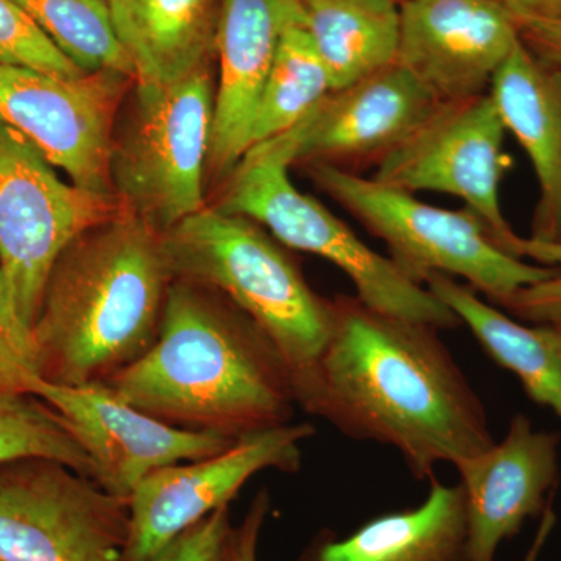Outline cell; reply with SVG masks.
<instances>
[{"label":"cell","mask_w":561,"mask_h":561,"mask_svg":"<svg viewBox=\"0 0 561 561\" xmlns=\"http://www.w3.org/2000/svg\"><path fill=\"white\" fill-rule=\"evenodd\" d=\"M438 331L339 295L311 415L390 446L419 481L491 448L485 405Z\"/></svg>","instance_id":"obj_1"},{"label":"cell","mask_w":561,"mask_h":561,"mask_svg":"<svg viewBox=\"0 0 561 561\" xmlns=\"http://www.w3.org/2000/svg\"><path fill=\"white\" fill-rule=\"evenodd\" d=\"M173 426L239 438L290 423L289 368L265 332L220 291L173 279L157 341L105 382Z\"/></svg>","instance_id":"obj_2"},{"label":"cell","mask_w":561,"mask_h":561,"mask_svg":"<svg viewBox=\"0 0 561 561\" xmlns=\"http://www.w3.org/2000/svg\"><path fill=\"white\" fill-rule=\"evenodd\" d=\"M173 280L161 234L121 210L81 232L47 276L33 323L41 379L105 383L150 350Z\"/></svg>","instance_id":"obj_3"},{"label":"cell","mask_w":561,"mask_h":561,"mask_svg":"<svg viewBox=\"0 0 561 561\" xmlns=\"http://www.w3.org/2000/svg\"><path fill=\"white\" fill-rule=\"evenodd\" d=\"M161 241L173 279L220 291L265 332L289 368L297 404L311 413L334 300L309 286L289 249L256 221L214 206Z\"/></svg>","instance_id":"obj_4"},{"label":"cell","mask_w":561,"mask_h":561,"mask_svg":"<svg viewBox=\"0 0 561 561\" xmlns=\"http://www.w3.org/2000/svg\"><path fill=\"white\" fill-rule=\"evenodd\" d=\"M217 81L206 66L172 84L135 81L111 147L114 197L158 234L206 208Z\"/></svg>","instance_id":"obj_5"},{"label":"cell","mask_w":561,"mask_h":561,"mask_svg":"<svg viewBox=\"0 0 561 561\" xmlns=\"http://www.w3.org/2000/svg\"><path fill=\"white\" fill-rule=\"evenodd\" d=\"M321 192L348 210L389 249L390 260L424 284L434 273L460 278L500 306L523 287L551 278L557 267L505 253L470 209L438 208L411 192L330 165L305 168Z\"/></svg>","instance_id":"obj_6"},{"label":"cell","mask_w":561,"mask_h":561,"mask_svg":"<svg viewBox=\"0 0 561 561\" xmlns=\"http://www.w3.org/2000/svg\"><path fill=\"white\" fill-rule=\"evenodd\" d=\"M289 168L278 158L249 151L221 184L214 208L256 221L287 249L331 262L348 276L356 297L376 311L440 331L460 327L456 313L424 284L362 242L327 206L298 191Z\"/></svg>","instance_id":"obj_7"},{"label":"cell","mask_w":561,"mask_h":561,"mask_svg":"<svg viewBox=\"0 0 561 561\" xmlns=\"http://www.w3.org/2000/svg\"><path fill=\"white\" fill-rule=\"evenodd\" d=\"M121 210L114 195L65 183L31 140L0 122V273L31 330L61 251Z\"/></svg>","instance_id":"obj_8"},{"label":"cell","mask_w":561,"mask_h":561,"mask_svg":"<svg viewBox=\"0 0 561 561\" xmlns=\"http://www.w3.org/2000/svg\"><path fill=\"white\" fill-rule=\"evenodd\" d=\"M128 502L61 461L0 465V561H122Z\"/></svg>","instance_id":"obj_9"},{"label":"cell","mask_w":561,"mask_h":561,"mask_svg":"<svg viewBox=\"0 0 561 561\" xmlns=\"http://www.w3.org/2000/svg\"><path fill=\"white\" fill-rule=\"evenodd\" d=\"M505 133L490 94L442 102L419 130L376 165L371 179L411 194L443 192L460 198L501 250L523 260V238L501 206Z\"/></svg>","instance_id":"obj_10"},{"label":"cell","mask_w":561,"mask_h":561,"mask_svg":"<svg viewBox=\"0 0 561 561\" xmlns=\"http://www.w3.org/2000/svg\"><path fill=\"white\" fill-rule=\"evenodd\" d=\"M135 81L114 70L61 79L0 65V122L31 140L70 183L114 195L110 175L114 128Z\"/></svg>","instance_id":"obj_11"},{"label":"cell","mask_w":561,"mask_h":561,"mask_svg":"<svg viewBox=\"0 0 561 561\" xmlns=\"http://www.w3.org/2000/svg\"><path fill=\"white\" fill-rule=\"evenodd\" d=\"M440 103L411 70L393 62L332 90L291 130L249 151L289 165L323 164L359 173L389 157Z\"/></svg>","instance_id":"obj_12"},{"label":"cell","mask_w":561,"mask_h":561,"mask_svg":"<svg viewBox=\"0 0 561 561\" xmlns=\"http://www.w3.org/2000/svg\"><path fill=\"white\" fill-rule=\"evenodd\" d=\"M316 435L309 423L283 424L245 435L206 459L151 472L128 497V538L122 561H149L195 523L230 505L257 472L300 470L301 443Z\"/></svg>","instance_id":"obj_13"},{"label":"cell","mask_w":561,"mask_h":561,"mask_svg":"<svg viewBox=\"0 0 561 561\" xmlns=\"http://www.w3.org/2000/svg\"><path fill=\"white\" fill-rule=\"evenodd\" d=\"M32 393L49 402L68 423L90 457L94 481L125 501L151 472L216 456L238 442L154 419L105 383L66 387L39 379Z\"/></svg>","instance_id":"obj_14"},{"label":"cell","mask_w":561,"mask_h":561,"mask_svg":"<svg viewBox=\"0 0 561 561\" xmlns=\"http://www.w3.org/2000/svg\"><path fill=\"white\" fill-rule=\"evenodd\" d=\"M519 44L518 25L497 0H408L400 5L397 62L440 102L489 94Z\"/></svg>","instance_id":"obj_15"},{"label":"cell","mask_w":561,"mask_h":561,"mask_svg":"<svg viewBox=\"0 0 561 561\" xmlns=\"http://www.w3.org/2000/svg\"><path fill=\"white\" fill-rule=\"evenodd\" d=\"M559 432L537 431L516 413L507 434L454 465L465 493L468 561H494L529 519L541 516L560 478Z\"/></svg>","instance_id":"obj_16"},{"label":"cell","mask_w":561,"mask_h":561,"mask_svg":"<svg viewBox=\"0 0 561 561\" xmlns=\"http://www.w3.org/2000/svg\"><path fill=\"white\" fill-rule=\"evenodd\" d=\"M306 24L300 0H220L219 60L206 179L224 184L250 149L251 124L287 28Z\"/></svg>","instance_id":"obj_17"},{"label":"cell","mask_w":561,"mask_h":561,"mask_svg":"<svg viewBox=\"0 0 561 561\" xmlns=\"http://www.w3.org/2000/svg\"><path fill=\"white\" fill-rule=\"evenodd\" d=\"M489 94L537 179L530 239L561 243V73L535 60L519 39L494 73Z\"/></svg>","instance_id":"obj_18"},{"label":"cell","mask_w":561,"mask_h":561,"mask_svg":"<svg viewBox=\"0 0 561 561\" xmlns=\"http://www.w3.org/2000/svg\"><path fill=\"white\" fill-rule=\"evenodd\" d=\"M430 482L416 507L383 513L345 537L320 530L297 561H468L463 490L435 476Z\"/></svg>","instance_id":"obj_19"},{"label":"cell","mask_w":561,"mask_h":561,"mask_svg":"<svg viewBox=\"0 0 561 561\" xmlns=\"http://www.w3.org/2000/svg\"><path fill=\"white\" fill-rule=\"evenodd\" d=\"M106 2L138 83H176L216 58L220 0Z\"/></svg>","instance_id":"obj_20"},{"label":"cell","mask_w":561,"mask_h":561,"mask_svg":"<svg viewBox=\"0 0 561 561\" xmlns=\"http://www.w3.org/2000/svg\"><path fill=\"white\" fill-rule=\"evenodd\" d=\"M424 286L456 313L494 364L519 379L530 401L561 420V324L515 320L467 284L440 273L427 276Z\"/></svg>","instance_id":"obj_21"},{"label":"cell","mask_w":561,"mask_h":561,"mask_svg":"<svg viewBox=\"0 0 561 561\" xmlns=\"http://www.w3.org/2000/svg\"><path fill=\"white\" fill-rule=\"evenodd\" d=\"M306 28L341 90L397 62L400 5L391 0H300Z\"/></svg>","instance_id":"obj_22"},{"label":"cell","mask_w":561,"mask_h":561,"mask_svg":"<svg viewBox=\"0 0 561 561\" xmlns=\"http://www.w3.org/2000/svg\"><path fill=\"white\" fill-rule=\"evenodd\" d=\"M332 91L306 24L287 28L251 124L250 149L291 130ZM249 149V150H250Z\"/></svg>","instance_id":"obj_23"},{"label":"cell","mask_w":561,"mask_h":561,"mask_svg":"<svg viewBox=\"0 0 561 561\" xmlns=\"http://www.w3.org/2000/svg\"><path fill=\"white\" fill-rule=\"evenodd\" d=\"M83 72L114 70L135 79L106 0H14Z\"/></svg>","instance_id":"obj_24"},{"label":"cell","mask_w":561,"mask_h":561,"mask_svg":"<svg viewBox=\"0 0 561 561\" xmlns=\"http://www.w3.org/2000/svg\"><path fill=\"white\" fill-rule=\"evenodd\" d=\"M43 457L94 481V468L65 419L33 393H0V465Z\"/></svg>","instance_id":"obj_25"},{"label":"cell","mask_w":561,"mask_h":561,"mask_svg":"<svg viewBox=\"0 0 561 561\" xmlns=\"http://www.w3.org/2000/svg\"><path fill=\"white\" fill-rule=\"evenodd\" d=\"M0 65L22 66L61 79L87 73L51 43L14 0H0Z\"/></svg>","instance_id":"obj_26"},{"label":"cell","mask_w":561,"mask_h":561,"mask_svg":"<svg viewBox=\"0 0 561 561\" xmlns=\"http://www.w3.org/2000/svg\"><path fill=\"white\" fill-rule=\"evenodd\" d=\"M39 379L32 330L14 311L0 273V393H32Z\"/></svg>","instance_id":"obj_27"},{"label":"cell","mask_w":561,"mask_h":561,"mask_svg":"<svg viewBox=\"0 0 561 561\" xmlns=\"http://www.w3.org/2000/svg\"><path fill=\"white\" fill-rule=\"evenodd\" d=\"M519 256L535 264L557 267L559 272L551 278L523 287L497 308L524 323L561 324V243L523 238Z\"/></svg>","instance_id":"obj_28"},{"label":"cell","mask_w":561,"mask_h":561,"mask_svg":"<svg viewBox=\"0 0 561 561\" xmlns=\"http://www.w3.org/2000/svg\"><path fill=\"white\" fill-rule=\"evenodd\" d=\"M238 527L232 526L230 505L195 523L149 561H236Z\"/></svg>","instance_id":"obj_29"},{"label":"cell","mask_w":561,"mask_h":561,"mask_svg":"<svg viewBox=\"0 0 561 561\" xmlns=\"http://www.w3.org/2000/svg\"><path fill=\"white\" fill-rule=\"evenodd\" d=\"M519 39L531 57L545 68L561 73V18L556 20H519Z\"/></svg>","instance_id":"obj_30"},{"label":"cell","mask_w":561,"mask_h":561,"mask_svg":"<svg viewBox=\"0 0 561 561\" xmlns=\"http://www.w3.org/2000/svg\"><path fill=\"white\" fill-rule=\"evenodd\" d=\"M271 511V496L267 490H261L251 502L245 518L238 526V549L236 561H257L261 534Z\"/></svg>","instance_id":"obj_31"},{"label":"cell","mask_w":561,"mask_h":561,"mask_svg":"<svg viewBox=\"0 0 561 561\" xmlns=\"http://www.w3.org/2000/svg\"><path fill=\"white\" fill-rule=\"evenodd\" d=\"M515 21L561 18V0H497Z\"/></svg>","instance_id":"obj_32"},{"label":"cell","mask_w":561,"mask_h":561,"mask_svg":"<svg viewBox=\"0 0 561 561\" xmlns=\"http://www.w3.org/2000/svg\"><path fill=\"white\" fill-rule=\"evenodd\" d=\"M557 515L552 508V501L549 502L546 511L542 512L540 526H538L537 534H535L534 541H531L529 551H527L524 561H540L542 549H545L546 542L551 537L552 530L556 529Z\"/></svg>","instance_id":"obj_33"},{"label":"cell","mask_w":561,"mask_h":561,"mask_svg":"<svg viewBox=\"0 0 561 561\" xmlns=\"http://www.w3.org/2000/svg\"><path fill=\"white\" fill-rule=\"evenodd\" d=\"M391 2L397 3V5H401V3L408 2V0H391Z\"/></svg>","instance_id":"obj_34"}]
</instances>
